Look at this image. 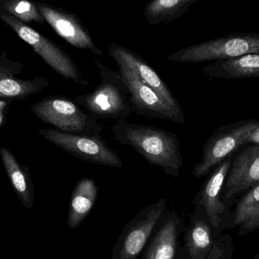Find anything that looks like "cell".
<instances>
[{"label": "cell", "mask_w": 259, "mask_h": 259, "mask_svg": "<svg viewBox=\"0 0 259 259\" xmlns=\"http://www.w3.org/2000/svg\"><path fill=\"white\" fill-rule=\"evenodd\" d=\"M112 131L117 142L131 146L149 164L160 167L175 179L179 178L183 158L175 133L124 119L118 120Z\"/></svg>", "instance_id": "6da1fadb"}, {"label": "cell", "mask_w": 259, "mask_h": 259, "mask_svg": "<svg viewBox=\"0 0 259 259\" xmlns=\"http://www.w3.org/2000/svg\"><path fill=\"white\" fill-rule=\"evenodd\" d=\"M94 62L101 81L92 92L75 96L74 101L96 119H127L133 110L121 74L98 59Z\"/></svg>", "instance_id": "7a4b0ae2"}, {"label": "cell", "mask_w": 259, "mask_h": 259, "mask_svg": "<svg viewBox=\"0 0 259 259\" xmlns=\"http://www.w3.org/2000/svg\"><path fill=\"white\" fill-rule=\"evenodd\" d=\"M258 125V119L251 118L219 127L204 144L202 159L192 170L193 176H206L221 163L231 158L233 154L247 144L249 137Z\"/></svg>", "instance_id": "3957f363"}, {"label": "cell", "mask_w": 259, "mask_h": 259, "mask_svg": "<svg viewBox=\"0 0 259 259\" xmlns=\"http://www.w3.org/2000/svg\"><path fill=\"white\" fill-rule=\"evenodd\" d=\"M252 53H259V33H233L181 49L167 59L179 63H199Z\"/></svg>", "instance_id": "277c9868"}, {"label": "cell", "mask_w": 259, "mask_h": 259, "mask_svg": "<svg viewBox=\"0 0 259 259\" xmlns=\"http://www.w3.org/2000/svg\"><path fill=\"white\" fill-rule=\"evenodd\" d=\"M39 119L65 133L100 134L103 126L74 100L65 97H48L30 108Z\"/></svg>", "instance_id": "5b68a950"}, {"label": "cell", "mask_w": 259, "mask_h": 259, "mask_svg": "<svg viewBox=\"0 0 259 259\" xmlns=\"http://www.w3.org/2000/svg\"><path fill=\"white\" fill-rule=\"evenodd\" d=\"M47 141L70 155L97 165L121 167L123 161L100 134L65 133L56 129H39Z\"/></svg>", "instance_id": "8992f818"}, {"label": "cell", "mask_w": 259, "mask_h": 259, "mask_svg": "<svg viewBox=\"0 0 259 259\" xmlns=\"http://www.w3.org/2000/svg\"><path fill=\"white\" fill-rule=\"evenodd\" d=\"M0 19L10 26L61 77L85 88L89 85V81L83 77L75 62L57 44L1 9Z\"/></svg>", "instance_id": "52a82bcc"}, {"label": "cell", "mask_w": 259, "mask_h": 259, "mask_svg": "<svg viewBox=\"0 0 259 259\" xmlns=\"http://www.w3.org/2000/svg\"><path fill=\"white\" fill-rule=\"evenodd\" d=\"M166 199L146 205L126 224L114 246L112 259H138L167 211Z\"/></svg>", "instance_id": "ba28073f"}, {"label": "cell", "mask_w": 259, "mask_h": 259, "mask_svg": "<svg viewBox=\"0 0 259 259\" xmlns=\"http://www.w3.org/2000/svg\"><path fill=\"white\" fill-rule=\"evenodd\" d=\"M117 65L128 90L130 102L134 112L153 119L170 121L180 125L185 124L184 114L169 106L156 91L142 81L127 67L119 64Z\"/></svg>", "instance_id": "9c48e42d"}, {"label": "cell", "mask_w": 259, "mask_h": 259, "mask_svg": "<svg viewBox=\"0 0 259 259\" xmlns=\"http://www.w3.org/2000/svg\"><path fill=\"white\" fill-rule=\"evenodd\" d=\"M35 4L46 22L68 44L79 50L103 56V52L97 47L89 30L75 14L44 3Z\"/></svg>", "instance_id": "30bf717a"}, {"label": "cell", "mask_w": 259, "mask_h": 259, "mask_svg": "<svg viewBox=\"0 0 259 259\" xmlns=\"http://www.w3.org/2000/svg\"><path fill=\"white\" fill-rule=\"evenodd\" d=\"M109 56L117 65H124L132 71L142 81L152 88L158 95L174 109L184 114L179 102L175 98L172 91L159 74L137 53L119 44L112 42L108 48Z\"/></svg>", "instance_id": "8fae6325"}, {"label": "cell", "mask_w": 259, "mask_h": 259, "mask_svg": "<svg viewBox=\"0 0 259 259\" xmlns=\"http://www.w3.org/2000/svg\"><path fill=\"white\" fill-rule=\"evenodd\" d=\"M184 227L178 211L167 209L149 239L141 259H177Z\"/></svg>", "instance_id": "7c38bea8"}, {"label": "cell", "mask_w": 259, "mask_h": 259, "mask_svg": "<svg viewBox=\"0 0 259 259\" xmlns=\"http://www.w3.org/2000/svg\"><path fill=\"white\" fill-rule=\"evenodd\" d=\"M23 68L21 62L12 60L6 52L0 51V100H24L48 88L50 80L42 75L31 80L17 78Z\"/></svg>", "instance_id": "4fadbf2b"}, {"label": "cell", "mask_w": 259, "mask_h": 259, "mask_svg": "<svg viewBox=\"0 0 259 259\" xmlns=\"http://www.w3.org/2000/svg\"><path fill=\"white\" fill-rule=\"evenodd\" d=\"M258 184L259 144L252 143L231 162L224 185L225 199L229 200Z\"/></svg>", "instance_id": "5bb4252c"}, {"label": "cell", "mask_w": 259, "mask_h": 259, "mask_svg": "<svg viewBox=\"0 0 259 259\" xmlns=\"http://www.w3.org/2000/svg\"><path fill=\"white\" fill-rule=\"evenodd\" d=\"M211 226L204 208L196 205L190 216V225L184 227V244L180 247L178 258L207 259L214 243Z\"/></svg>", "instance_id": "9a60e30c"}, {"label": "cell", "mask_w": 259, "mask_h": 259, "mask_svg": "<svg viewBox=\"0 0 259 259\" xmlns=\"http://www.w3.org/2000/svg\"><path fill=\"white\" fill-rule=\"evenodd\" d=\"M231 162V158H228L214 168L201 186L200 190L193 200L194 205H200L204 208L208 221L214 228H219L222 222V215L225 211V205L221 200V195Z\"/></svg>", "instance_id": "2e32d148"}, {"label": "cell", "mask_w": 259, "mask_h": 259, "mask_svg": "<svg viewBox=\"0 0 259 259\" xmlns=\"http://www.w3.org/2000/svg\"><path fill=\"white\" fill-rule=\"evenodd\" d=\"M202 72L209 77L226 80L259 77V53L215 61L204 66Z\"/></svg>", "instance_id": "e0dca14e"}, {"label": "cell", "mask_w": 259, "mask_h": 259, "mask_svg": "<svg viewBox=\"0 0 259 259\" xmlns=\"http://www.w3.org/2000/svg\"><path fill=\"white\" fill-rule=\"evenodd\" d=\"M98 197V187L93 178H80L73 190L68 209V226L70 229L78 228L89 215Z\"/></svg>", "instance_id": "ac0fdd59"}, {"label": "cell", "mask_w": 259, "mask_h": 259, "mask_svg": "<svg viewBox=\"0 0 259 259\" xmlns=\"http://www.w3.org/2000/svg\"><path fill=\"white\" fill-rule=\"evenodd\" d=\"M0 157L11 184L23 205L30 208L34 200L33 185L28 167L21 164L5 146L0 147Z\"/></svg>", "instance_id": "d6986e66"}, {"label": "cell", "mask_w": 259, "mask_h": 259, "mask_svg": "<svg viewBox=\"0 0 259 259\" xmlns=\"http://www.w3.org/2000/svg\"><path fill=\"white\" fill-rule=\"evenodd\" d=\"M198 0H151L145 7L146 21L152 25L171 22L190 10Z\"/></svg>", "instance_id": "ffe728a7"}, {"label": "cell", "mask_w": 259, "mask_h": 259, "mask_svg": "<svg viewBox=\"0 0 259 259\" xmlns=\"http://www.w3.org/2000/svg\"><path fill=\"white\" fill-rule=\"evenodd\" d=\"M234 225L240 234L253 232L259 228V184L248 190L237 202L234 211Z\"/></svg>", "instance_id": "44dd1931"}, {"label": "cell", "mask_w": 259, "mask_h": 259, "mask_svg": "<svg viewBox=\"0 0 259 259\" xmlns=\"http://www.w3.org/2000/svg\"><path fill=\"white\" fill-rule=\"evenodd\" d=\"M0 9L26 24L47 23L36 4L29 0H0Z\"/></svg>", "instance_id": "7402d4cb"}, {"label": "cell", "mask_w": 259, "mask_h": 259, "mask_svg": "<svg viewBox=\"0 0 259 259\" xmlns=\"http://www.w3.org/2000/svg\"><path fill=\"white\" fill-rule=\"evenodd\" d=\"M247 143H256V144H259V125L255 130V131L251 134L249 140H248Z\"/></svg>", "instance_id": "603a6c76"}, {"label": "cell", "mask_w": 259, "mask_h": 259, "mask_svg": "<svg viewBox=\"0 0 259 259\" xmlns=\"http://www.w3.org/2000/svg\"><path fill=\"white\" fill-rule=\"evenodd\" d=\"M177 259H181V258H178H178H177Z\"/></svg>", "instance_id": "cb8c5ba5"}]
</instances>
